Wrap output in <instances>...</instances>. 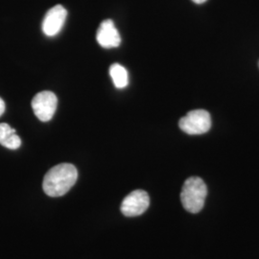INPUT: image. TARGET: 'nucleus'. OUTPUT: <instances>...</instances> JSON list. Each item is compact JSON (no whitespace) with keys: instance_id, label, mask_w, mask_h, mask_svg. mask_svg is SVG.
<instances>
[{"instance_id":"f257e3e1","label":"nucleus","mask_w":259,"mask_h":259,"mask_svg":"<svg viewBox=\"0 0 259 259\" xmlns=\"http://www.w3.org/2000/svg\"><path fill=\"white\" fill-rule=\"evenodd\" d=\"M78 171L70 163H61L52 167L45 176L42 188L50 197H62L76 184Z\"/></svg>"},{"instance_id":"f03ea898","label":"nucleus","mask_w":259,"mask_h":259,"mask_svg":"<svg viewBox=\"0 0 259 259\" xmlns=\"http://www.w3.org/2000/svg\"><path fill=\"white\" fill-rule=\"evenodd\" d=\"M207 188L204 181L199 177H190L184 184L181 201L185 210L190 213L200 212L204 205Z\"/></svg>"},{"instance_id":"7ed1b4c3","label":"nucleus","mask_w":259,"mask_h":259,"mask_svg":"<svg viewBox=\"0 0 259 259\" xmlns=\"http://www.w3.org/2000/svg\"><path fill=\"white\" fill-rule=\"evenodd\" d=\"M179 126L188 135H203L210 129L211 117L207 111L194 110L181 118Z\"/></svg>"},{"instance_id":"20e7f679","label":"nucleus","mask_w":259,"mask_h":259,"mask_svg":"<svg viewBox=\"0 0 259 259\" xmlns=\"http://www.w3.org/2000/svg\"><path fill=\"white\" fill-rule=\"evenodd\" d=\"M150 205V198L146 191L138 189L127 195L121 204V212L127 217H136L145 212Z\"/></svg>"},{"instance_id":"39448f33","label":"nucleus","mask_w":259,"mask_h":259,"mask_svg":"<svg viewBox=\"0 0 259 259\" xmlns=\"http://www.w3.org/2000/svg\"><path fill=\"white\" fill-rule=\"evenodd\" d=\"M58 105V99L52 92H41L32 100V108L37 118L42 122L51 120Z\"/></svg>"},{"instance_id":"423d86ee","label":"nucleus","mask_w":259,"mask_h":259,"mask_svg":"<svg viewBox=\"0 0 259 259\" xmlns=\"http://www.w3.org/2000/svg\"><path fill=\"white\" fill-rule=\"evenodd\" d=\"M67 11L62 5H56L49 10L42 22V31L47 37H54L65 24Z\"/></svg>"},{"instance_id":"0eeeda50","label":"nucleus","mask_w":259,"mask_h":259,"mask_svg":"<svg viewBox=\"0 0 259 259\" xmlns=\"http://www.w3.org/2000/svg\"><path fill=\"white\" fill-rule=\"evenodd\" d=\"M96 39L104 48H114L119 47L120 35L111 19L104 20L97 30Z\"/></svg>"},{"instance_id":"6e6552de","label":"nucleus","mask_w":259,"mask_h":259,"mask_svg":"<svg viewBox=\"0 0 259 259\" xmlns=\"http://www.w3.org/2000/svg\"><path fill=\"white\" fill-rule=\"evenodd\" d=\"M0 144L10 150H17L21 145V139L13 129L6 123L0 124Z\"/></svg>"},{"instance_id":"1a4fd4ad","label":"nucleus","mask_w":259,"mask_h":259,"mask_svg":"<svg viewBox=\"0 0 259 259\" xmlns=\"http://www.w3.org/2000/svg\"><path fill=\"white\" fill-rule=\"evenodd\" d=\"M110 75H111L112 82L117 89H124L129 83V75L127 69L119 65L113 64L110 67Z\"/></svg>"},{"instance_id":"9d476101","label":"nucleus","mask_w":259,"mask_h":259,"mask_svg":"<svg viewBox=\"0 0 259 259\" xmlns=\"http://www.w3.org/2000/svg\"><path fill=\"white\" fill-rule=\"evenodd\" d=\"M4 111H5V103L0 98V116L4 113Z\"/></svg>"},{"instance_id":"9b49d317","label":"nucleus","mask_w":259,"mask_h":259,"mask_svg":"<svg viewBox=\"0 0 259 259\" xmlns=\"http://www.w3.org/2000/svg\"><path fill=\"white\" fill-rule=\"evenodd\" d=\"M192 1L195 2V3H197V4H202V3L205 2L206 0H192Z\"/></svg>"}]
</instances>
